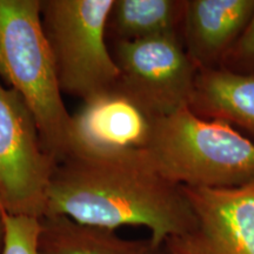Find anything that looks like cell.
I'll return each instance as SVG.
<instances>
[{
    "label": "cell",
    "instance_id": "obj_1",
    "mask_svg": "<svg viewBox=\"0 0 254 254\" xmlns=\"http://www.w3.org/2000/svg\"><path fill=\"white\" fill-rule=\"evenodd\" d=\"M55 215L112 231L145 227L157 246L186 233L194 222L183 187L160 176L144 151L74 153L57 164L47 187L44 217Z\"/></svg>",
    "mask_w": 254,
    "mask_h": 254
},
{
    "label": "cell",
    "instance_id": "obj_2",
    "mask_svg": "<svg viewBox=\"0 0 254 254\" xmlns=\"http://www.w3.org/2000/svg\"><path fill=\"white\" fill-rule=\"evenodd\" d=\"M144 154L160 176L180 186L227 189L254 182V142L190 106L153 119Z\"/></svg>",
    "mask_w": 254,
    "mask_h": 254
},
{
    "label": "cell",
    "instance_id": "obj_3",
    "mask_svg": "<svg viewBox=\"0 0 254 254\" xmlns=\"http://www.w3.org/2000/svg\"><path fill=\"white\" fill-rule=\"evenodd\" d=\"M0 77L23 98L56 164L72 152V114L41 23L40 0H0Z\"/></svg>",
    "mask_w": 254,
    "mask_h": 254
},
{
    "label": "cell",
    "instance_id": "obj_4",
    "mask_svg": "<svg viewBox=\"0 0 254 254\" xmlns=\"http://www.w3.org/2000/svg\"><path fill=\"white\" fill-rule=\"evenodd\" d=\"M114 0H40L41 23L63 93L86 101L113 91L119 69L107 45Z\"/></svg>",
    "mask_w": 254,
    "mask_h": 254
},
{
    "label": "cell",
    "instance_id": "obj_5",
    "mask_svg": "<svg viewBox=\"0 0 254 254\" xmlns=\"http://www.w3.org/2000/svg\"><path fill=\"white\" fill-rule=\"evenodd\" d=\"M112 56L119 69L116 90L152 119L190 106L198 67L178 34L117 41Z\"/></svg>",
    "mask_w": 254,
    "mask_h": 254
},
{
    "label": "cell",
    "instance_id": "obj_6",
    "mask_svg": "<svg viewBox=\"0 0 254 254\" xmlns=\"http://www.w3.org/2000/svg\"><path fill=\"white\" fill-rule=\"evenodd\" d=\"M0 77V202L5 213L41 219L56 163L23 98Z\"/></svg>",
    "mask_w": 254,
    "mask_h": 254
},
{
    "label": "cell",
    "instance_id": "obj_7",
    "mask_svg": "<svg viewBox=\"0 0 254 254\" xmlns=\"http://www.w3.org/2000/svg\"><path fill=\"white\" fill-rule=\"evenodd\" d=\"M182 187L194 222L164 244L168 254H254V182L227 189Z\"/></svg>",
    "mask_w": 254,
    "mask_h": 254
},
{
    "label": "cell",
    "instance_id": "obj_8",
    "mask_svg": "<svg viewBox=\"0 0 254 254\" xmlns=\"http://www.w3.org/2000/svg\"><path fill=\"white\" fill-rule=\"evenodd\" d=\"M152 126L153 119L114 88L82 101L72 116L71 154L118 155L144 151Z\"/></svg>",
    "mask_w": 254,
    "mask_h": 254
},
{
    "label": "cell",
    "instance_id": "obj_9",
    "mask_svg": "<svg viewBox=\"0 0 254 254\" xmlns=\"http://www.w3.org/2000/svg\"><path fill=\"white\" fill-rule=\"evenodd\" d=\"M253 12L254 0H186L182 30L187 55L198 69L225 59Z\"/></svg>",
    "mask_w": 254,
    "mask_h": 254
},
{
    "label": "cell",
    "instance_id": "obj_10",
    "mask_svg": "<svg viewBox=\"0 0 254 254\" xmlns=\"http://www.w3.org/2000/svg\"><path fill=\"white\" fill-rule=\"evenodd\" d=\"M190 109L202 118L230 124L254 142V74L199 68Z\"/></svg>",
    "mask_w": 254,
    "mask_h": 254
},
{
    "label": "cell",
    "instance_id": "obj_11",
    "mask_svg": "<svg viewBox=\"0 0 254 254\" xmlns=\"http://www.w3.org/2000/svg\"><path fill=\"white\" fill-rule=\"evenodd\" d=\"M39 254H168L148 239H125L116 231L87 226L63 215L40 219Z\"/></svg>",
    "mask_w": 254,
    "mask_h": 254
},
{
    "label": "cell",
    "instance_id": "obj_12",
    "mask_svg": "<svg viewBox=\"0 0 254 254\" xmlns=\"http://www.w3.org/2000/svg\"><path fill=\"white\" fill-rule=\"evenodd\" d=\"M186 0H114L106 25L113 43L178 34Z\"/></svg>",
    "mask_w": 254,
    "mask_h": 254
},
{
    "label": "cell",
    "instance_id": "obj_13",
    "mask_svg": "<svg viewBox=\"0 0 254 254\" xmlns=\"http://www.w3.org/2000/svg\"><path fill=\"white\" fill-rule=\"evenodd\" d=\"M5 240L2 254H39L40 219L4 212Z\"/></svg>",
    "mask_w": 254,
    "mask_h": 254
},
{
    "label": "cell",
    "instance_id": "obj_14",
    "mask_svg": "<svg viewBox=\"0 0 254 254\" xmlns=\"http://www.w3.org/2000/svg\"><path fill=\"white\" fill-rule=\"evenodd\" d=\"M226 58H230L232 63L240 67L254 68V12L246 27L225 57V59Z\"/></svg>",
    "mask_w": 254,
    "mask_h": 254
},
{
    "label": "cell",
    "instance_id": "obj_15",
    "mask_svg": "<svg viewBox=\"0 0 254 254\" xmlns=\"http://www.w3.org/2000/svg\"><path fill=\"white\" fill-rule=\"evenodd\" d=\"M5 240V222H4V211L0 209V254H2Z\"/></svg>",
    "mask_w": 254,
    "mask_h": 254
},
{
    "label": "cell",
    "instance_id": "obj_16",
    "mask_svg": "<svg viewBox=\"0 0 254 254\" xmlns=\"http://www.w3.org/2000/svg\"><path fill=\"white\" fill-rule=\"evenodd\" d=\"M0 209H2V207H1V202H0ZM2 211H4V209H2Z\"/></svg>",
    "mask_w": 254,
    "mask_h": 254
}]
</instances>
